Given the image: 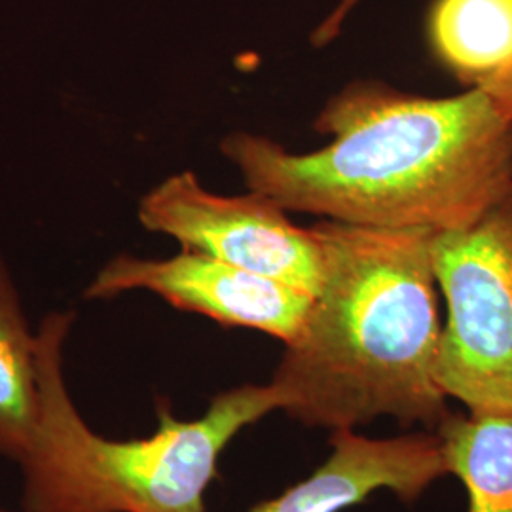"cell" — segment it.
<instances>
[{
    "label": "cell",
    "instance_id": "7",
    "mask_svg": "<svg viewBox=\"0 0 512 512\" xmlns=\"http://www.w3.org/2000/svg\"><path fill=\"white\" fill-rule=\"evenodd\" d=\"M446 475L437 433L368 439L342 429L330 439L329 458L308 478L249 512H342L378 492L414 503Z\"/></svg>",
    "mask_w": 512,
    "mask_h": 512
},
{
    "label": "cell",
    "instance_id": "2",
    "mask_svg": "<svg viewBox=\"0 0 512 512\" xmlns=\"http://www.w3.org/2000/svg\"><path fill=\"white\" fill-rule=\"evenodd\" d=\"M325 279L268 384L308 427L378 418L433 431L450 416L439 382L442 325L429 230L321 220Z\"/></svg>",
    "mask_w": 512,
    "mask_h": 512
},
{
    "label": "cell",
    "instance_id": "6",
    "mask_svg": "<svg viewBox=\"0 0 512 512\" xmlns=\"http://www.w3.org/2000/svg\"><path fill=\"white\" fill-rule=\"evenodd\" d=\"M135 291L156 294L177 310L224 327L264 332L283 344L298 336L313 302L306 291L183 249L169 258L116 255L93 275L84 296L110 300Z\"/></svg>",
    "mask_w": 512,
    "mask_h": 512
},
{
    "label": "cell",
    "instance_id": "3",
    "mask_svg": "<svg viewBox=\"0 0 512 512\" xmlns=\"http://www.w3.org/2000/svg\"><path fill=\"white\" fill-rule=\"evenodd\" d=\"M73 321L71 311H52L37 330L40 427L19 463L27 511L205 512L224 448L279 410L274 387L226 389L194 420H179L162 404L154 435L110 440L93 433L67 389L63 353Z\"/></svg>",
    "mask_w": 512,
    "mask_h": 512
},
{
    "label": "cell",
    "instance_id": "1",
    "mask_svg": "<svg viewBox=\"0 0 512 512\" xmlns=\"http://www.w3.org/2000/svg\"><path fill=\"white\" fill-rule=\"evenodd\" d=\"M315 128L332 141L308 154L247 131L220 150L285 211L363 228L463 230L512 190V120L482 88L416 97L351 84Z\"/></svg>",
    "mask_w": 512,
    "mask_h": 512
},
{
    "label": "cell",
    "instance_id": "8",
    "mask_svg": "<svg viewBox=\"0 0 512 512\" xmlns=\"http://www.w3.org/2000/svg\"><path fill=\"white\" fill-rule=\"evenodd\" d=\"M37 332H33L18 285L0 253V456L21 463L40 427Z\"/></svg>",
    "mask_w": 512,
    "mask_h": 512
},
{
    "label": "cell",
    "instance_id": "4",
    "mask_svg": "<svg viewBox=\"0 0 512 512\" xmlns=\"http://www.w3.org/2000/svg\"><path fill=\"white\" fill-rule=\"evenodd\" d=\"M431 258L442 391L469 412H512V190L475 224L433 234Z\"/></svg>",
    "mask_w": 512,
    "mask_h": 512
},
{
    "label": "cell",
    "instance_id": "10",
    "mask_svg": "<svg viewBox=\"0 0 512 512\" xmlns=\"http://www.w3.org/2000/svg\"><path fill=\"white\" fill-rule=\"evenodd\" d=\"M435 433L467 512H512V412H450Z\"/></svg>",
    "mask_w": 512,
    "mask_h": 512
},
{
    "label": "cell",
    "instance_id": "11",
    "mask_svg": "<svg viewBox=\"0 0 512 512\" xmlns=\"http://www.w3.org/2000/svg\"><path fill=\"white\" fill-rule=\"evenodd\" d=\"M482 90L494 99L497 109L512 120V69L509 73L492 80L490 84L482 86Z\"/></svg>",
    "mask_w": 512,
    "mask_h": 512
},
{
    "label": "cell",
    "instance_id": "12",
    "mask_svg": "<svg viewBox=\"0 0 512 512\" xmlns=\"http://www.w3.org/2000/svg\"><path fill=\"white\" fill-rule=\"evenodd\" d=\"M0 512H10V511H6V509H0ZM27 512H35V511H27Z\"/></svg>",
    "mask_w": 512,
    "mask_h": 512
},
{
    "label": "cell",
    "instance_id": "9",
    "mask_svg": "<svg viewBox=\"0 0 512 512\" xmlns=\"http://www.w3.org/2000/svg\"><path fill=\"white\" fill-rule=\"evenodd\" d=\"M429 40L446 69L482 88L512 69V0H435Z\"/></svg>",
    "mask_w": 512,
    "mask_h": 512
},
{
    "label": "cell",
    "instance_id": "5",
    "mask_svg": "<svg viewBox=\"0 0 512 512\" xmlns=\"http://www.w3.org/2000/svg\"><path fill=\"white\" fill-rule=\"evenodd\" d=\"M137 217L148 232L175 239L183 251L219 258L311 296L323 285L327 258L315 228L296 226L262 194L220 196L192 171H181L148 190Z\"/></svg>",
    "mask_w": 512,
    "mask_h": 512
}]
</instances>
